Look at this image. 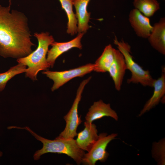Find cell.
I'll return each instance as SVG.
<instances>
[{
	"label": "cell",
	"mask_w": 165,
	"mask_h": 165,
	"mask_svg": "<svg viewBox=\"0 0 165 165\" xmlns=\"http://www.w3.org/2000/svg\"><path fill=\"white\" fill-rule=\"evenodd\" d=\"M11 6L0 5V56L6 58L24 57L35 46L31 40L28 19L23 13Z\"/></svg>",
	"instance_id": "6da1fadb"
},
{
	"label": "cell",
	"mask_w": 165,
	"mask_h": 165,
	"mask_svg": "<svg viewBox=\"0 0 165 165\" xmlns=\"http://www.w3.org/2000/svg\"><path fill=\"white\" fill-rule=\"evenodd\" d=\"M18 128L27 130L42 143V148L37 151L33 155L34 160H38L42 155L50 152L65 154L73 159L77 164L82 163L86 153L78 147L74 138H64L58 136L55 139L50 140L38 135L28 127H18Z\"/></svg>",
	"instance_id": "7a4b0ae2"
},
{
	"label": "cell",
	"mask_w": 165,
	"mask_h": 165,
	"mask_svg": "<svg viewBox=\"0 0 165 165\" xmlns=\"http://www.w3.org/2000/svg\"><path fill=\"white\" fill-rule=\"evenodd\" d=\"M34 36L37 39L38 45L36 49L28 55L18 58L17 61L26 65L25 75L33 81L37 80L38 74L41 71L46 70L50 65L47 61L49 46L54 42L52 35L48 32L35 33Z\"/></svg>",
	"instance_id": "3957f363"
},
{
	"label": "cell",
	"mask_w": 165,
	"mask_h": 165,
	"mask_svg": "<svg viewBox=\"0 0 165 165\" xmlns=\"http://www.w3.org/2000/svg\"><path fill=\"white\" fill-rule=\"evenodd\" d=\"M114 43L117 46L118 50L123 54L127 66V69L131 72L130 78L127 80L128 83H140L144 86L152 87L154 79L149 71L143 68L133 60L131 54V47L123 40L119 41L115 36Z\"/></svg>",
	"instance_id": "277c9868"
},
{
	"label": "cell",
	"mask_w": 165,
	"mask_h": 165,
	"mask_svg": "<svg viewBox=\"0 0 165 165\" xmlns=\"http://www.w3.org/2000/svg\"><path fill=\"white\" fill-rule=\"evenodd\" d=\"M91 78V77H90L80 83L72 105L68 112L64 117L66 122V125L64 130L60 134L59 137L64 138H74L77 135V128L82 121L81 117L78 116V105L84 87Z\"/></svg>",
	"instance_id": "5b68a950"
},
{
	"label": "cell",
	"mask_w": 165,
	"mask_h": 165,
	"mask_svg": "<svg viewBox=\"0 0 165 165\" xmlns=\"http://www.w3.org/2000/svg\"><path fill=\"white\" fill-rule=\"evenodd\" d=\"M94 64L88 63L79 67L62 71H52L48 70L43 72L54 82L51 90L53 91L57 90L71 79L76 77H82L94 70Z\"/></svg>",
	"instance_id": "8992f818"
},
{
	"label": "cell",
	"mask_w": 165,
	"mask_h": 165,
	"mask_svg": "<svg viewBox=\"0 0 165 165\" xmlns=\"http://www.w3.org/2000/svg\"><path fill=\"white\" fill-rule=\"evenodd\" d=\"M117 134L108 135L102 133L99 135V138L88 153H85L82 160V163L85 165H94L97 162L105 161L108 154L106 151L108 144L117 136Z\"/></svg>",
	"instance_id": "52a82bcc"
},
{
	"label": "cell",
	"mask_w": 165,
	"mask_h": 165,
	"mask_svg": "<svg viewBox=\"0 0 165 165\" xmlns=\"http://www.w3.org/2000/svg\"><path fill=\"white\" fill-rule=\"evenodd\" d=\"M84 33H79L74 38L65 42H54L51 45L52 47L48 50L46 57L50 67H53L57 59L62 54L73 48H77L81 49L82 46L81 40Z\"/></svg>",
	"instance_id": "ba28073f"
},
{
	"label": "cell",
	"mask_w": 165,
	"mask_h": 165,
	"mask_svg": "<svg viewBox=\"0 0 165 165\" xmlns=\"http://www.w3.org/2000/svg\"><path fill=\"white\" fill-rule=\"evenodd\" d=\"M129 20L138 36L143 38H148L153 28L148 17L134 9L130 12Z\"/></svg>",
	"instance_id": "9c48e42d"
},
{
	"label": "cell",
	"mask_w": 165,
	"mask_h": 165,
	"mask_svg": "<svg viewBox=\"0 0 165 165\" xmlns=\"http://www.w3.org/2000/svg\"><path fill=\"white\" fill-rule=\"evenodd\" d=\"M84 126V129L77 134L75 140L79 148L88 152L98 139L99 135L95 124L86 121Z\"/></svg>",
	"instance_id": "30bf717a"
},
{
	"label": "cell",
	"mask_w": 165,
	"mask_h": 165,
	"mask_svg": "<svg viewBox=\"0 0 165 165\" xmlns=\"http://www.w3.org/2000/svg\"><path fill=\"white\" fill-rule=\"evenodd\" d=\"M105 116L110 117L117 121L118 116L116 112L112 109L109 104L104 103L101 100L94 102L89 109L85 119L90 123Z\"/></svg>",
	"instance_id": "8fae6325"
},
{
	"label": "cell",
	"mask_w": 165,
	"mask_h": 165,
	"mask_svg": "<svg viewBox=\"0 0 165 165\" xmlns=\"http://www.w3.org/2000/svg\"><path fill=\"white\" fill-rule=\"evenodd\" d=\"M127 66L124 57L118 50H115L114 61L108 72L112 79L116 90L121 89Z\"/></svg>",
	"instance_id": "7c38bea8"
},
{
	"label": "cell",
	"mask_w": 165,
	"mask_h": 165,
	"mask_svg": "<svg viewBox=\"0 0 165 165\" xmlns=\"http://www.w3.org/2000/svg\"><path fill=\"white\" fill-rule=\"evenodd\" d=\"M152 46L160 53L165 54V18L162 17L153 26L148 38Z\"/></svg>",
	"instance_id": "4fadbf2b"
},
{
	"label": "cell",
	"mask_w": 165,
	"mask_h": 165,
	"mask_svg": "<svg viewBox=\"0 0 165 165\" xmlns=\"http://www.w3.org/2000/svg\"><path fill=\"white\" fill-rule=\"evenodd\" d=\"M152 87L153 94L147 101L139 115L141 116L157 105L165 94V72L163 68L161 75L157 79H154Z\"/></svg>",
	"instance_id": "5bb4252c"
},
{
	"label": "cell",
	"mask_w": 165,
	"mask_h": 165,
	"mask_svg": "<svg viewBox=\"0 0 165 165\" xmlns=\"http://www.w3.org/2000/svg\"><path fill=\"white\" fill-rule=\"evenodd\" d=\"M90 0H73V1L77 20V32L79 33H85L90 28L88 22L90 13L88 12L87 8Z\"/></svg>",
	"instance_id": "9a60e30c"
},
{
	"label": "cell",
	"mask_w": 165,
	"mask_h": 165,
	"mask_svg": "<svg viewBox=\"0 0 165 165\" xmlns=\"http://www.w3.org/2000/svg\"><path fill=\"white\" fill-rule=\"evenodd\" d=\"M115 50L111 44L106 46L94 64V71L99 73L108 72L114 60Z\"/></svg>",
	"instance_id": "2e32d148"
},
{
	"label": "cell",
	"mask_w": 165,
	"mask_h": 165,
	"mask_svg": "<svg viewBox=\"0 0 165 165\" xmlns=\"http://www.w3.org/2000/svg\"><path fill=\"white\" fill-rule=\"evenodd\" d=\"M58 0L68 17L67 32L72 35H74L77 33V20L73 9V0Z\"/></svg>",
	"instance_id": "e0dca14e"
},
{
	"label": "cell",
	"mask_w": 165,
	"mask_h": 165,
	"mask_svg": "<svg viewBox=\"0 0 165 165\" xmlns=\"http://www.w3.org/2000/svg\"><path fill=\"white\" fill-rule=\"evenodd\" d=\"M133 4L135 9L148 17L153 16L160 9L157 0H134Z\"/></svg>",
	"instance_id": "ac0fdd59"
},
{
	"label": "cell",
	"mask_w": 165,
	"mask_h": 165,
	"mask_svg": "<svg viewBox=\"0 0 165 165\" xmlns=\"http://www.w3.org/2000/svg\"><path fill=\"white\" fill-rule=\"evenodd\" d=\"M27 66L21 63L11 67L7 71L0 73V92L5 88L8 81L17 75L25 73Z\"/></svg>",
	"instance_id": "d6986e66"
},
{
	"label": "cell",
	"mask_w": 165,
	"mask_h": 165,
	"mask_svg": "<svg viewBox=\"0 0 165 165\" xmlns=\"http://www.w3.org/2000/svg\"><path fill=\"white\" fill-rule=\"evenodd\" d=\"M152 157L160 165L165 164V140L163 138L152 144Z\"/></svg>",
	"instance_id": "ffe728a7"
},
{
	"label": "cell",
	"mask_w": 165,
	"mask_h": 165,
	"mask_svg": "<svg viewBox=\"0 0 165 165\" xmlns=\"http://www.w3.org/2000/svg\"><path fill=\"white\" fill-rule=\"evenodd\" d=\"M3 155V153L2 152L0 151V158Z\"/></svg>",
	"instance_id": "44dd1931"
},
{
	"label": "cell",
	"mask_w": 165,
	"mask_h": 165,
	"mask_svg": "<svg viewBox=\"0 0 165 165\" xmlns=\"http://www.w3.org/2000/svg\"><path fill=\"white\" fill-rule=\"evenodd\" d=\"M9 6H11V0H9Z\"/></svg>",
	"instance_id": "7402d4cb"
}]
</instances>
